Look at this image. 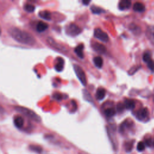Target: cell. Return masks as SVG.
Segmentation results:
<instances>
[{
  "instance_id": "33",
  "label": "cell",
  "mask_w": 154,
  "mask_h": 154,
  "mask_svg": "<svg viewBox=\"0 0 154 154\" xmlns=\"http://www.w3.org/2000/svg\"><path fill=\"white\" fill-rule=\"evenodd\" d=\"M90 3V1H82V3L85 5H88Z\"/></svg>"
},
{
  "instance_id": "3",
  "label": "cell",
  "mask_w": 154,
  "mask_h": 154,
  "mask_svg": "<svg viewBox=\"0 0 154 154\" xmlns=\"http://www.w3.org/2000/svg\"><path fill=\"white\" fill-rule=\"evenodd\" d=\"M74 71L78 78V80L80 81L81 83L83 86H86L87 85V79H86V75L85 74L84 70L78 64H74L73 65Z\"/></svg>"
},
{
  "instance_id": "23",
  "label": "cell",
  "mask_w": 154,
  "mask_h": 154,
  "mask_svg": "<svg viewBox=\"0 0 154 154\" xmlns=\"http://www.w3.org/2000/svg\"><path fill=\"white\" fill-rule=\"evenodd\" d=\"M24 9L27 11V12H29V13H32L34 11L35 9V7L30 4H26L24 6Z\"/></svg>"
},
{
  "instance_id": "6",
  "label": "cell",
  "mask_w": 154,
  "mask_h": 154,
  "mask_svg": "<svg viewBox=\"0 0 154 154\" xmlns=\"http://www.w3.org/2000/svg\"><path fill=\"white\" fill-rule=\"evenodd\" d=\"M149 116V111L146 108H142L140 109L136 115V117L139 120L142 121L146 120Z\"/></svg>"
},
{
  "instance_id": "11",
  "label": "cell",
  "mask_w": 154,
  "mask_h": 154,
  "mask_svg": "<svg viewBox=\"0 0 154 154\" xmlns=\"http://www.w3.org/2000/svg\"><path fill=\"white\" fill-rule=\"evenodd\" d=\"M131 6V2L129 0H122L119 3V9L121 10H125L130 8Z\"/></svg>"
},
{
  "instance_id": "29",
  "label": "cell",
  "mask_w": 154,
  "mask_h": 154,
  "mask_svg": "<svg viewBox=\"0 0 154 154\" xmlns=\"http://www.w3.org/2000/svg\"><path fill=\"white\" fill-rule=\"evenodd\" d=\"M151 59V57H150V54H149L148 52H146L143 54V60L145 62H146V63Z\"/></svg>"
},
{
  "instance_id": "15",
  "label": "cell",
  "mask_w": 154,
  "mask_h": 154,
  "mask_svg": "<svg viewBox=\"0 0 154 154\" xmlns=\"http://www.w3.org/2000/svg\"><path fill=\"white\" fill-rule=\"evenodd\" d=\"M132 125H133V123L131 122H129L128 120L125 121L120 126V132L122 133H124L127 129H130L132 127Z\"/></svg>"
},
{
  "instance_id": "10",
  "label": "cell",
  "mask_w": 154,
  "mask_h": 154,
  "mask_svg": "<svg viewBox=\"0 0 154 154\" xmlns=\"http://www.w3.org/2000/svg\"><path fill=\"white\" fill-rule=\"evenodd\" d=\"M146 36L150 42L154 45V26L151 25L148 27L146 30Z\"/></svg>"
},
{
  "instance_id": "4",
  "label": "cell",
  "mask_w": 154,
  "mask_h": 154,
  "mask_svg": "<svg viewBox=\"0 0 154 154\" xmlns=\"http://www.w3.org/2000/svg\"><path fill=\"white\" fill-rule=\"evenodd\" d=\"M94 36L103 42H107L109 40V37L108 34L102 31L100 29H95L94 30Z\"/></svg>"
},
{
  "instance_id": "21",
  "label": "cell",
  "mask_w": 154,
  "mask_h": 154,
  "mask_svg": "<svg viewBox=\"0 0 154 154\" xmlns=\"http://www.w3.org/2000/svg\"><path fill=\"white\" fill-rule=\"evenodd\" d=\"M104 113L107 117H111L115 115L116 110L113 108H108L104 111Z\"/></svg>"
},
{
  "instance_id": "1",
  "label": "cell",
  "mask_w": 154,
  "mask_h": 154,
  "mask_svg": "<svg viewBox=\"0 0 154 154\" xmlns=\"http://www.w3.org/2000/svg\"><path fill=\"white\" fill-rule=\"evenodd\" d=\"M9 33L14 40L20 44L27 45H33L36 43V39L32 34L18 28H10L9 30Z\"/></svg>"
},
{
  "instance_id": "17",
  "label": "cell",
  "mask_w": 154,
  "mask_h": 154,
  "mask_svg": "<svg viewBox=\"0 0 154 154\" xmlns=\"http://www.w3.org/2000/svg\"><path fill=\"white\" fill-rule=\"evenodd\" d=\"M133 10L137 12H143L145 10V6L142 3L137 2L133 6Z\"/></svg>"
},
{
  "instance_id": "20",
  "label": "cell",
  "mask_w": 154,
  "mask_h": 154,
  "mask_svg": "<svg viewBox=\"0 0 154 154\" xmlns=\"http://www.w3.org/2000/svg\"><path fill=\"white\" fill-rule=\"evenodd\" d=\"M93 63L97 67L101 68L103 66V59L101 57L97 56L93 59Z\"/></svg>"
},
{
  "instance_id": "12",
  "label": "cell",
  "mask_w": 154,
  "mask_h": 154,
  "mask_svg": "<svg viewBox=\"0 0 154 154\" xmlns=\"http://www.w3.org/2000/svg\"><path fill=\"white\" fill-rule=\"evenodd\" d=\"M84 48H85V46H84V45L82 44H80L75 48L74 51H75V54L80 59H83L84 57H85V55H84V52H83Z\"/></svg>"
},
{
  "instance_id": "5",
  "label": "cell",
  "mask_w": 154,
  "mask_h": 154,
  "mask_svg": "<svg viewBox=\"0 0 154 154\" xmlns=\"http://www.w3.org/2000/svg\"><path fill=\"white\" fill-rule=\"evenodd\" d=\"M81 30L80 28H79L78 26H77L75 24H71L67 27L66 29L67 34L73 36L78 35L79 33H81Z\"/></svg>"
},
{
  "instance_id": "2",
  "label": "cell",
  "mask_w": 154,
  "mask_h": 154,
  "mask_svg": "<svg viewBox=\"0 0 154 154\" xmlns=\"http://www.w3.org/2000/svg\"><path fill=\"white\" fill-rule=\"evenodd\" d=\"M15 110L17 112H18V113L25 116L28 118H29L35 122H41L40 117L38 115H37L34 111H33L30 109H29L25 107H22L21 106H18L15 107Z\"/></svg>"
},
{
  "instance_id": "24",
  "label": "cell",
  "mask_w": 154,
  "mask_h": 154,
  "mask_svg": "<svg viewBox=\"0 0 154 154\" xmlns=\"http://www.w3.org/2000/svg\"><path fill=\"white\" fill-rule=\"evenodd\" d=\"M30 149L35 152H37V153H41L42 152V148L40 146H36V145H30Z\"/></svg>"
},
{
  "instance_id": "14",
  "label": "cell",
  "mask_w": 154,
  "mask_h": 154,
  "mask_svg": "<svg viewBox=\"0 0 154 154\" xmlns=\"http://www.w3.org/2000/svg\"><path fill=\"white\" fill-rule=\"evenodd\" d=\"M14 124H15V127L18 128H21L24 125V119L21 116H16L14 118L13 120Z\"/></svg>"
},
{
  "instance_id": "25",
  "label": "cell",
  "mask_w": 154,
  "mask_h": 154,
  "mask_svg": "<svg viewBox=\"0 0 154 154\" xmlns=\"http://www.w3.org/2000/svg\"><path fill=\"white\" fill-rule=\"evenodd\" d=\"M83 95H84V97H85V99L89 102H92V97L90 95V93L86 90H83Z\"/></svg>"
},
{
  "instance_id": "31",
  "label": "cell",
  "mask_w": 154,
  "mask_h": 154,
  "mask_svg": "<svg viewBox=\"0 0 154 154\" xmlns=\"http://www.w3.org/2000/svg\"><path fill=\"white\" fill-rule=\"evenodd\" d=\"M153 140H152V138H148L145 140V145L149 147L153 146Z\"/></svg>"
},
{
  "instance_id": "28",
  "label": "cell",
  "mask_w": 154,
  "mask_h": 154,
  "mask_svg": "<svg viewBox=\"0 0 154 154\" xmlns=\"http://www.w3.org/2000/svg\"><path fill=\"white\" fill-rule=\"evenodd\" d=\"M148 67L152 72H154V61L152 59H150L148 63Z\"/></svg>"
},
{
  "instance_id": "22",
  "label": "cell",
  "mask_w": 154,
  "mask_h": 154,
  "mask_svg": "<svg viewBox=\"0 0 154 154\" xmlns=\"http://www.w3.org/2000/svg\"><path fill=\"white\" fill-rule=\"evenodd\" d=\"M90 9H91V11H92V13H95V14H100V13L105 12V10H104V9H102L101 7L95 6H92L91 7Z\"/></svg>"
},
{
  "instance_id": "9",
  "label": "cell",
  "mask_w": 154,
  "mask_h": 154,
  "mask_svg": "<svg viewBox=\"0 0 154 154\" xmlns=\"http://www.w3.org/2000/svg\"><path fill=\"white\" fill-rule=\"evenodd\" d=\"M92 48L96 52H98L100 54H104L106 52L105 47L104 45L101 44H99L97 42H95L94 44H93Z\"/></svg>"
},
{
  "instance_id": "26",
  "label": "cell",
  "mask_w": 154,
  "mask_h": 154,
  "mask_svg": "<svg viewBox=\"0 0 154 154\" xmlns=\"http://www.w3.org/2000/svg\"><path fill=\"white\" fill-rule=\"evenodd\" d=\"M146 148V145L145 143L140 142H139L137 145V149L138 151L139 152H142Z\"/></svg>"
},
{
  "instance_id": "13",
  "label": "cell",
  "mask_w": 154,
  "mask_h": 154,
  "mask_svg": "<svg viewBox=\"0 0 154 154\" xmlns=\"http://www.w3.org/2000/svg\"><path fill=\"white\" fill-rule=\"evenodd\" d=\"M105 93L106 91L104 88L100 87L99 89H97L96 93V98L97 100H100V101L102 100L105 96Z\"/></svg>"
},
{
  "instance_id": "8",
  "label": "cell",
  "mask_w": 154,
  "mask_h": 154,
  "mask_svg": "<svg viewBox=\"0 0 154 154\" xmlns=\"http://www.w3.org/2000/svg\"><path fill=\"white\" fill-rule=\"evenodd\" d=\"M64 61L62 57H57L56 59L55 63V69L59 72H62L64 68Z\"/></svg>"
},
{
  "instance_id": "19",
  "label": "cell",
  "mask_w": 154,
  "mask_h": 154,
  "mask_svg": "<svg viewBox=\"0 0 154 154\" xmlns=\"http://www.w3.org/2000/svg\"><path fill=\"white\" fill-rule=\"evenodd\" d=\"M39 15L41 18L44 19L45 20H50L51 18V13L48 10H44L40 11V13H39Z\"/></svg>"
},
{
  "instance_id": "32",
  "label": "cell",
  "mask_w": 154,
  "mask_h": 154,
  "mask_svg": "<svg viewBox=\"0 0 154 154\" xmlns=\"http://www.w3.org/2000/svg\"><path fill=\"white\" fill-rule=\"evenodd\" d=\"M124 108H125L124 104H122V103H119V104L117 105V110H118L119 111H122L123 110Z\"/></svg>"
},
{
  "instance_id": "18",
  "label": "cell",
  "mask_w": 154,
  "mask_h": 154,
  "mask_svg": "<svg viewBox=\"0 0 154 154\" xmlns=\"http://www.w3.org/2000/svg\"><path fill=\"white\" fill-rule=\"evenodd\" d=\"M124 106L125 108L128 110H133L135 107V102L132 100H125Z\"/></svg>"
},
{
  "instance_id": "7",
  "label": "cell",
  "mask_w": 154,
  "mask_h": 154,
  "mask_svg": "<svg viewBox=\"0 0 154 154\" xmlns=\"http://www.w3.org/2000/svg\"><path fill=\"white\" fill-rule=\"evenodd\" d=\"M47 42H48V43L49 44V45L50 46H51L52 48H54V49H57L59 51H63V52L65 51V48H64V47L56 42L52 38L48 37L47 38Z\"/></svg>"
},
{
  "instance_id": "16",
  "label": "cell",
  "mask_w": 154,
  "mask_h": 154,
  "mask_svg": "<svg viewBox=\"0 0 154 154\" xmlns=\"http://www.w3.org/2000/svg\"><path fill=\"white\" fill-rule=\"evenodd\" d=\"M48 25H47V24L42 21H39L36 25V30L39 32H43L48 29Z\"/></svg>"
},
{
  "instance_id": "27",
  "label": "cell",
  "mask_w": 154,
  "mask_h": 154,
  "mask_svg": "<svg viewBox=\"0 0 154 154\" xmlns=\"http://www.w3.org/2000/svg\"><path fill=\"white\" fill-rule=\"evenodd\" d=\"M133 142H130L128 143H127V144L125 145V150L127 152H131L133 148Z\"/></svg>"
},
{
  "instance_id": "30",
  "label": "cell",
  "mask_w": 154,
  "mask_h": 154,
  "mask_svg": "<svg viewBox=\"0 0 154 154\" xmlns=\"http://www.w3.org/2000/svg\"><path fill=\"white\" fill-rule=\"evenodd\" d=\"M53 97L56 100L60 101L62 99V95L59 93H55L53 95Z\"/></svg>"
}]
</instances>
